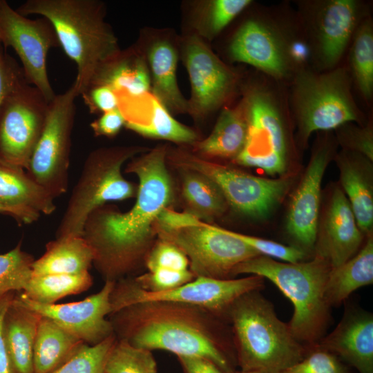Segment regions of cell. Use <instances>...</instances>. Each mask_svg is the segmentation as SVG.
<instances>
[{
  "label": "cell",
  "instance_id": "7dc6e473",
  "mask_svg": "<svg viewBox=\"0 0 373 373\" xmlns=\"http://www.w3.org/2000/svg\"><path fill=\"white\" fill-rule=\"evenodd\" d=\"M177 357L184 373H226L213 362L203 357L194 356Z\"/></svg>",
  "mask_w": 373,
  "mask_h": 373
},
{
  "label": "cell",
  "instance_id": "d4e9b609",
  "mask_svg": "<svg viewBox=\"0 0 373 373\" xmlns=\"http://www.w3.org/2000/svg\"><path fill=\"white\" fill-rule=\"evenodd\" d=\"M151 78L150 91L172 114L188 113V99L182 94L177 81L178 54L171 42L156 40L148 49Z\"/></svg>",
  "mask_w": 373,
  "mask_h": 373
},
{
  "label": "cell",
  "instance_id": "d6a6232c",
  "mask_svg": "<svg viewBox=\"0 0 373 373\" xmlns=\"http://www.w3.org/2000/svg\"><path fill=\"white\" fill-rule=\"evenodd\" d=\"M93 284L89 271L79 274H55L32 276L23 294L31 300L55 304L70 295L81 294Z\"/></svg>",
  "mask_w": 373,
  "mask_h": 373
},
{
  "label": "cell",
  "instance_id": "d6986e66",
  "mask_svg": "<svg viewBox=\"0 0 373 373\" xmlns=\"http://www.w3.org/2000/svg\"><path fill=\"white\" fill-rule=\"evenodd\" d=\"M232 60L245 63L276 79L291 70L289 50L274 28L259 19L245 21L235 33L229 48Z\"/></svg>",
  "mask_w": 373,
  "mask_h": 373
},
{
  "label": "cell",
  "instance_id": "e0dca14e",
  "mask_svg": "<svg viewBox=\"0 0 373 373\" xmlns=\"http://www.w3.org/2000/svg\"><path fill=\"white\" fill-rule=\"evenodd\" d=\"M361 5L354 0H327L313 3L307 23L319 65L334 68L359 25Z\"/></svg>",
  "mask_w": 373,
  "mask_h": 373
},
{
  "label": "cell",
  "instance_id": "3957f363",
  "mask_svg": "<svg viewBox=\"0 0 373 373\" xmlns=\"http://www.w3.org/2000/svg\"><path fill=\"white\" fill-rule=\"evenodd\" d=\"M27 16L47 19L59 46L77 65L73 83L79 95L99 71L121 53L118 39L105 21L106 7L98 0H27L15 9Z\"/></svg>",
  "mask_w": 373,
  "mask_h": 373
},
{
  "label": "cell",
  "instance_id": "9a60e30c",
  "mask_svg": "<svg viewBox=\"0 0 373 373\" xmlns=\"http://www.w3.org/2000/svg\"><path fill=\"white\" fill-rule=\"evenodd\" d=\"M182 52L191 85L187 113L203 119L231 96L238 75L196 34L186 38Z\"/></svg>",
  "mask_w": 373,
  "mask_h": 373
},
{
  "label": "cell",
  "instance_id": "7bdbcfd3",
  "mask_svg": "<svg viewBox=\"0 0 373 373\" xmlns=\"http://www.w3.org/2000/svg\"><path fill=\"white\" fill-rule=\"evenodd\" d=\"M340 126L339 138L342 144L349 149L358 153L368 160L373 158V134L372 126L358 128L348 126V123Z\"/></svg>",
  "mask_w": 373,
  "mask_h": 373
},
{
  "label": "cell",
  "instance_id": "681fc988",
  "mask_svg": "<svg viewBox=\"0 0 373 373\" xmlns=\"http://www.w3.org/2000/svg\"><path fill=\"white\" fill-rule=\"evenodd\" d=\"M238 373H267V372L264 371L258 370V371H247V372L238 371Z\"/></svg>",
  "mask_w": 373,
  "mask_h": 373
},
{
  "label": "cell",
  "instance_id": "816d5d0a",
  "mask_svg": "<svg viewBox=\"0 0 373 373\" xmlns=\"http://www.w3.org/2000/svg\"><path fill=\"white\" fill-rule=\"evenodd\" d=\"M1 37H0V46H1Z\"/></svg>",
  "mask_w": 373,
  "mask_h": 373
},
{
  "label": "cell",
  "instance_id": "7c38bea8",
  "mask_svg": "<svg viewBox=\"0 0 373 373\" xmlns=\"http://www.w3.org/2000/svg\"><path fill=\"white\" fill-rule=\"evenodd\" d=\"M78 96L73 84L50 102L45 126L26 170L54 199L68 190L71 135Z\"/></svg>",
  "mask_w": 373,
  "mask_h": 373
},
{
  "label": "cell",
  "instance_id": "b9f144b4",
  "mask_svg": "<svg viewBox=\"0 0 373 373\" xmlns=\"http://www.w3.org/2000/svg\"><path fill=\"white\" fill-rule=\"evenodd\" d=\"M229 231L232 236L256 251L259 255L278 258L287 262H302L307 256V253L298 247L287 246L272 240L236 233L230 230Z\"/></svg>",
  "mask_w": 373,
  "mask_h": 373
},
{
  "label": "cell",
  "instance_id": "2e32d148",
  "mask_svg": "<svg viewBox=\"0 0 373 373\" xmlns=\"http://www.w3.org/2000/svg\"><path fill=\"white\" fill-rule=\"evenodd\" d=\"M115 282L104 281L97 293L85 299L63 304H42L31 300L22 291L16 298L25 306L55 321L66 332L89 345L114 334L107 316L112 313L110 296Z\"/></svg>",
  "mask_w": 373,
  "mask_h": 373
},
{
  "label": "cell",
  "instance_id": "83f0119b",
  "mask_svg": "<svg viewBox=\"0 0 373 373\" xmlns=\"http://www.w3.org/2000/svg\"><path fill=\"white\" fill-rule=\"evenodd\" d=\"M151 84V75L145 56L130 49L122 51L117 58L105 66L89 88L105 85L111 88L116 94L137 96L150 92Z\"/></svg>",
  "mask_w": 373,
  "mask_h": 373
},
{
  "label": "cell",
  "instance_id": "5b68a950",
  "mask_svg": "<svg viewBox=\"0 0 373 373\" xmlns=\"http://www.w3.org/2000/svg\"><path fill=\"white\" fill-rule=\"evenodd\" d=\"M332 267L324 258L316 256L307 262H281L259 255L234 267L233 278L239 274L260 276L271 281L294 305L287 323L294 338L309 347L324 336L330 319L325 298V286Z\"/></svg>",
  "mask_w": 373,
  "mask_h": 373
},
{
  "label": "cell",
  "instance_id": "ba28073f",
  "mask_svg": "<svg viewBox=\"0 0 373 373\" xmlns=\"http://www.w3.org/2000/svg\"><path fill=\"white\" fill-rule=\"evenodd\" d=\"M291 98L303 140L317 131L362 121L363 114L352 96L351 78L345 68L323 73L300 70L294 77Z\"/></svg>",
  "mask_w": 373,
  "mask_h": 373
},
{
  "label": "cell",
  "instance_id": "277c9868",
  "mask_svg": "<svg viewBox=\"0 0 373 373\" xmlns=\"http://www.w3.org/2000/svg\"><path fill=\"white\" fill-rule=\"evenodd\" d=\"M225 321L230 327L240 371L281 373L307 352L260 290L236 299L227 312Z\"/></svg>",
  "mask_w": 373,
  "mask_h": 373
},
{
  "label": "cell",
  "instance_id": "603a6c76",
  "mask_svg": "<svg viewBox=\"0 0 373 373\" xmlns=\"http://www.w3.org/2000/svg\"><path fill=\"white\" fill-rule=\"evenodd\" d=\"M55 199L26 170L0 160V205L19 224H30L56 209Z\"/></svg>",
  "mask_w": 373,
  "mask_h": 373
},
{
  "label": "cell",
  "instance_id": "c3c4849f",
  "mask_svg": "<svg viewBox=\"0 0 373 373\" xmlns=\"http://www.w3.org/2000/svg\"><path fill=\"white\" fill-rule=\"evenodd\" d=\"M15 291L0 296V373H11L9 361L2 336V321L4 314L15 297Z\"/></svg>",
  "mask_w": 373,
  "mask_h": 373
},
{
  "label": "cell",
  "instance_id": "5bb4252c",
  "mask_svg": "<svg viewBox=\"0 0 373 373\" xmlns=\"http://www.w3.org/2000/svg\"><path fill=\"white\" fill-rule=\"evenodd\" d=\"M0 37L3 46L18 55L27 82L52 102L56 94L48 75L47 56L59 43L51 23L43 17L29 19L0 0Z\"/></svg>",
  "mask_w": 373,
  "mask_h": 373
},
{
  "label": "cell",
  "instance_id": "44dd1931",
  "mask_svg": "<svg viewBox=\"0 0 373 373\" xmlns=\"http://www.w3.org/2000/svg\"><path fill=\"white\" fill-rule=\"evenodd\" d=\"M363 240L349 201L337 188L333 193L323 226L315 245V255L326 260L332 269L352 258Z\"/></svg>",
  "mask_w": 373,
  "mask_h": 373
},
{
  "label": "cell",
  "instance_id": "f1b7e54d",
  "mask_svg": "<svg viewBox=\"0 0 373 373\" xmlns=\"http://www.w3.org/2000/svg\"><path fill=\"white\" fill-rule=\"evenodd\" d=\"M52 319L41 316L33 351L34 373H50L84 344Z\"/></svg>",
  "mask_w": 373,
  "mask_h": 373
},
{
  "label": "cell",
  "instance_id": "9c48e42d",
  "mask_svg": "<svg viewBox=\"0 0 373 373\" xmlns=\"http://www.w3.org/2000/svg\"><path fill=\"white\" fill-rule=\"evenodd\" d=\"M166 160L177 169L196 171L208 177L219 187L229 206L242 215L256 219L270 215L291 184L288 178L252 175L181 149H169Z\"/></svg>",
  "mask_w": 373,
  "mask_h": 373
},
{
  "label": "cell",
  "instance_id": "bcb514c9",
  "mask_svg": "<svg viewBox=\"0 0 373 373\" xmlns=\"http://www.w3.org/2000/svg\"><path fill=\"white\" fill-rule=\"evenodd\" d=\"M125 125V119L119 108L101 114L90 124V126L97 137H115Z\"/></svg>",
  "mask_w": 373,
  "mask_h": 373
},
{
  "label": "cell",
  "instance_id": "484cf974",
  "mask_svg": "<svg viewBox=\"0 0 373 373\" xmlns=\"http://www.w3.org/2000/svg\"><path fill=\"white\" fill-rule=\"evenodd\" d=\"M247 117L243 99L233 108H224L210 135L193 146L201 157L234 160L242 151L247 135Z\"/></svg>",
  "mask_w": 373,
  "mask_h": 373
},
{
  "label": "cell",
  "instance_id": "4316f807",
  "mask_svg": "<svg viewBox=\"0 0 373 373\" xmlns=\"http://www.w3.org/2000/svg\"><path fill=\"white\" fill-rule=\"evenodd\" d=\"M94 258V251L84 236L55 238L46 244L44 254L34 260L32 276L88 271Z\"/></svg>",
  "mask_w": 373,
  "mask_h": 373
},
{
  "label": "cell",
  "instance_id": "836d02e7",
  "mask_svg": "<svg viewBox=\"0 0 373 373\" xmlns=\"http://www.w3.org/2000/svg\"><path fill=\"white\" fill-rule=\"evenodd\" d=\"M250 0H210L202 1L193 16V26L200 37L215 38L241 12Z\"/></svg>",
  "mask_w": 373,
  "mask_h": 373
},
{
  "label": "cell",
  "instance_id": "8fae6325",
  "mask_svg": "<svg viewBox=\"0 0 373 373\" xmlns=\"http://www.w3.org/2000/svg\"><path fill=\"white\" fill-rule=\"evenodd\" d=\"M242 99L247 111V135L235 162L260 169L271 175L284 173L288 148L281 104L265 86H250Z\"/></svg>",
  "mask_w": 373,
  "mask_h": 373
},
{
  "label": "cell",
  "instance_id": "f35d334b",
  "mask_svg": "<svg viewBox=\"0 0 373 373\" xmlns=\"http://www.w3.org/2000/svg\"><path fill=\"white\" fill-rule=\"evenodd\" d=\"M281 373H349L336 355L318 345L309 347L305 356Z\"/></svg>",
  "mask_w": 373,
  "mask_h": 373
},
{
  "label": "cell",
  "instance_id": "ffe728a7",
  "mask_svg": "<svg viewBox=\"0 0 373 373\" xmlns=\"http://www.w3.org/2000/svg\"><path fill=\"white\" fill-rule=\"evenodd\" d=\"M118 108L128 129L145 137L193 145L198 134L177 121L151 93L137 96L117 94Z\"/></svg>",
  "mask_w": 373,
  "mask_h": 373
},
{
  "label": "cell",
  "instance_id": "ee69618b",
  "mask_svg": "<svg viewBox=\"0 0 373 373\" xmlns=\"http://www.w3.org/2000/svg\"><path fill=\"white\" fill-rule=\"evenodd\" d=\"M26 81L21 66L0 46V107L6 97Z\"/></svg>",
  "mask_w": 373,
  "mask_h": 373
},
{
  "label": "cell",
  "instance_id": "4dcf8cb0",
  "mask_svg": "<svg viewBox=\"0 0 373 373\" xmlns=\"http://www.w3.org/2000/svg\"><path fill=\"white\" fill-rule=\"evenodd\" d=\"M342 186L360 231L368 236L373 227V191L370 175L358 159L342 153L338 158Z\"/></svg>",
  "mask_w": 373,
  "mask_h": 373
},
{
  "label": "cell",
  "instance_id": "ac0fdd59",
  "mask_svg": "<svg viewBox=\"0 0 373 373\" xmlns=\"http://www.w3.org/2000/svg\"><path fill=\"white\" fill-rule=\"evenodd\" d=\"M330 157L331 147L327 144L315 151L289 206L287 231L305 252L315 247L321 182Z\"/></svg>",
  "mask_w": 373,
  "mask_h": 373
},
{
  "label": "cell",
  "instance_id": "4fadbf2b",
  "mask_svg": "<svg viewBox=\"0 0 373 373\" xmlns=\"http://www.w3.org/2000/svg\"><path fill=\"white\" fill-rule=\"evenodd\" d=\"M50 103L27 81L6 97L0 107V160L28 169L45 126Z\"/></svg>",
  "mask_w": 373,
  "mask_h": 373
},
{
  "label": "cell",
  "instance_id": "f907efd6",
  "mask_svg": "<svg viewBox=\"0 0 373 373\" xmlns=\"http://www.w3.org/2000/svg\"><path fill=\"white\" fill-rule=\"evenodd\" d=\"M0 213H3V214H6V215H8V216H9L8 211H7L5 208H3V207H1V205H0Z\"/></svg>",
  "mask_w": 373,
  "mask_h": 373
},
{
  "label": "cell",
  "instance_id": "7a4b0ae2",
  "mask_svg": "<svg viewBox=\"0 0 373 373\" xmlns=\"http://www.w3.org/2000/svg\"><path fill=\"white\" fill-rule=\"evenodd\" d=\"M109 321L117 339L151 351L207 358L226 373H238L230 327L203 308L171 301L125 306Z\"/></svg>",
  "mask_w": 373,
  "mask_h": 373
},
{
  "label": "cell",
  "instance_id": "30bf717a",
  "mask_svg": "<svg viewBox=\"0 0 373 373\" xmlns=\"http://www.w3.org/2000/svg\"><path fill=\"white\" fill-rule=\"evenodd\" d=\"M264 280L256 275L226 280L196 277L175 289L154 293L143 290L134 276H129L115 282L110 296L111 314L139 302L171 301L203 308L225 320L233 302L246 293L260 290Z\"/></svg>",
  "mask_w": 373,
  "mask_h": 373
},
{
  "label": "cell",
  "instance_id": "cb8c5ba5",
  "mask_svg": "<svg viewBox=\"0 0 373 373\" xmlns=\"http://www.w3.org/2000/svg\"><path fill=\"white\" fill-rule=\"evenodd\" d=\"M41 315L15 296L2 321V336L11 373H34L33 351Z\"/></svg>",
  "mask_w": 373,
  "mask_h": 373
},
{
  "label": "cell",
  "instance_id": "f546056e",
  "mask_svg": "<svg viewBox=\"0 0 373 373\" xmlns=\"http://www.w3.org/2000/svg\"><path fill=\"white\" fill-rule=\"evenodd\" d=\"M373 283V239L372 235L352 258L332 269L325 286V298L329 307L337 306L356 289Z\"/></svg>",
  "mask_w": 373,
  "mask_h": 373
},
{
  "label": "cell",
  "instance_id": "8d00e7d4",
  "mask_svg": "<svg viewBox=\"0 0 373 373\" xmlns=\"http://www.w3.org/2000/svg\"><path fill=\"white\" fill-rule=\"evenodd\" d=\"M33 256L22 250L21 242L0 254V296L10 291H22L32 276Z\"/></svg>",
  "mask_w": 373,
  "mask_h": 373
},
{
  "label": "cell",
  "instance_id": "52a82bcc",
  "mask_svg": "<svg viewBox=\"0 0 373 373\" xmlns=\"http://www.w3.org/2000/svg\"><path fill=\"white\" fill-rule=\"evenodd\" d=\"M149 149L131 145L92 151L72 191L55 238L83 236L85 222L91 212L109 202L135 197L137 186L123 176L122 169L126 162Z\"/></svg>",
  "mask_w": 373,
  "mask_h": 373
},
{
  "label": "cell",
  "instance_id": "8992f818",
  "mask_svg": "<svg viewBox=\"0 0 373 373\" xmlns=\"http://www.w3.org/2000/svg\"><path fill=\"white\" fill-rule=\"evenodd\" d=\"M155 230L158 239L173 244L185 254L195 278L231 279L236 266L259 256L229 230L170 207L160 213Z\"/></svg>",
  "mask_w": 373,
  "mask_h": 373
},
{
  "label": "cell",
  "instance_id": "1f68e13d",
  "mask_svg": "<svg viewBox=\"0 0 373 373\" xmlns=\"http://www.w3.org/2000/svg\"><path fill=\"white\" fill-rule=\"evenodd\" d=\"M178 169L181 175V191L185 213L211 224L225 212L229 205L213 181L196 171Z\"/></svg>",
  "mask_w": 373,
  "mask_h": 373
},
{
  "label": "cell",
  "instance_id": "60d3db41",
  "mask_svg": "<svg viewBox=\"0 0 373 373\" xmlns=\"http://www.w3.org/2000/svg\"><path fill=\"white\" fill-rule=\"evenodd\" d=\"M145 267L148 271L160 269L182 271L189 269V262L178 247L157 238L146 256Z\"/></svg>",
  "mask_w": 373,
  "mask_h": 373
},
{
  "label": "cell",
  "instance_id": "ab89813d",
  "mask_svg": "<svg viewBox=\"0 0 373 373\" xmlns=\"http://www.w3.org/2000/svg\"><path fill=\"white\" fill-rule=\"evenodd\" d=\"M195 278L189 270H173L160 269L148 271L134 279L138 286L148 292H162L175 289Z\"/></svg>",
  "mask_w": 373,
  "mask_h": 373
},
{
  "label": "cell",
  "instance_id": "6da1fadb",
  "mask_svg": "<svg viewBox=\"0 0 373 373\" xmlns=\"http://www.w3.org/2000/svg\"><path fill=\"white\" fill-rule=\"evenodd\" d=\"M168 149L159 144L128 162L124 172L135 175L139 182L135 202L128 211L106 204L91 212L85 222L83 236L94 251L93 265L104 281L135 276L145 267L157 240L156 220L174 200Z\"/></svg>",
  "mask_w": 373,
  "mask_h": 373
},
{
  "label": "cell",
  "instance_id": "7402d4cb",
  "mask_svg": "<svg viewBox=\"0 0 373 373\" xmlns=\"http://www.w3.org/2000/svg\"><path fill=\"white\" fill-rule=\"evenodd\" d=\"M359 373H373V316L356 308H346L334 329L316 344Z\"/></svg>",
  "mask_w": 373,
  "mask_h": 373
},
{
  "label": "cell",
  "instance_id": "f6af8a7d",
  "mask_svg": "<svg viewBox=\"0 0 373 373\" xmlns=\"http://www.w3.org/2000/svg\"><path fill=\"white\" fill-rule=\"evenodd\" d=\"M81 95L92 114H102L118 108L117 95L109 86L105 85L93 86Z\"/></svg>",
  "mask_w": 373,
  "mask_h": 373
},
{
  "label": "cell",
  "instance_id": "d590c367",
  "mask_svg": "<svg viewBox=\"0 0 373 373\" xmlns=\"http://www.w3.org/2000/svg\"><path fill=\"white\" fill-rule=\"evenodd\" d=\"M153 351L117 339L105 365V373H157Z\"/></svg>",
  "mask_w": 373,
  "mask_h": 373
},
{
  "label": "cell",
  "instance_id": "e575fe53",
  "mask_svg": "<svg viewBox=\"0 0 373 373\" xmlns=\"http://www.w3.org/2000/svg\"><path fill=\"white\" fill-rule=\"evenodd\" d=\"M350 59L354 82L362 96L370 100L373 93V29L370 19L357 27Z\"/></svg>",
  "mask_w": 373,
  "mask_h": 373
},
{
  "label": "cell",
  "instance_id": "74e56055",
  "mask_svg": "<svg viewBox=\"0 0 373 373\" xmlns=\"http://www.w3.org/2000/svg\"><path fill=\"white\" fill-rule=\"evenodd\" d=\"M116 340L113 334L95 345L84 343L70 358L50 373H105L106 360Z\"/></svg>",
  "mask_w": 373,
  "mask_h": 373
}]
</instances>
